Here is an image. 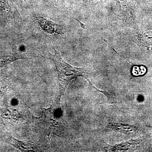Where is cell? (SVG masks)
Wrapping results in <instances>:
<instances>
[{"label":"cell","instance_id":"1","mask_svg":"<svg viewBox=\"0 0 152 152\" xmlns=\"http://www.w3.org/2000/svg\"><path fill=\"white\" fill-rule=\"evenodd\" d=\"M55 53H48V56L53 61L58 73V81L60 88V99L64 92L70 81L77 77H81L88 80V74L83 68L72 66L63 59L59 51L54 49Z\"/></svg>","mask_w":152,"mask_h":152},{"label":"cell","instance_id":"2","mask_svg":"<svg viewBox=\"0 0 152 152\" xmlns=\"http://www.w3.org/2000/svg\"><path fill=\"white\" fill-rule=\"evenodd\" d=\"M34 118L36 128L48 137H51L53 134L61 137L65 133V127L58 116L56 115L53 108L45 109L40 117Z\"/></svg>","mask_w":152,"mask_h":152},{"label":"cell","instance_id":"3","mask_svg":"<svg viewBox=\"0 0 152 152\" xmlns=\"http://www.w3.org/2000/svg\"><path fill=\"white\" fill-rule=\"evenodd\" d=\"M38 24L43 31L50 34H63L64 30L61 26L55 22L45 18H37Z\"/></svg>","mask_w":152,"mask_h":152},{"label":"cell","instance_id":"4","mask_svg":"<svg viewBox=\"0 0 152 152\" xmlns=\"http://www.w3.org/2000/svg\"><path fill=\"white\" fill-rule=\"evenodd\" d=\"M4 140L6 142L10 144L13 146L20 150L21 151H28L34 148V147H33L34 146L33 145L20 141L14 138L12 136H8L7 137H4Z\"/></svg>","mask_w":152,"mask_h":152},{"label":"cell","instance_id":"5","mask_svg":"<svg viewBox=\"0 0 152 152\" xmlns=\"http://www.w3.org/2000/svg\"><path fill=\"white\" fill-rule=\"evenodd\" d=\"M137 140H131L128 141L123 142L121 143L116 144L114 146L107 145L108 150L111 151H126L132 149L134 145L138 143Z\"/></svg>","mask_w":152,"mask_h":152},{"label":"cell","instance_id":"6","mask_svg":"<svg viewBox=\"0 0 152 152\" xmlns=\"http://www.w3.org/2000/svg\"><path fill=\"white\" fill-rule=\"evenodd\" d=\"M107 127L117 132L129 134L136 131V128L132 125L123 124L117 123H109L107 125Z\"/></svg>","mask_w":152,"mask_h":152},{"label":"cell","instance_id":"7","mask_svg":"<svg viewBox=\"0 0 152 152\" xmlns=\"http://www.w3.org/2000/svg\"><path fill=\"white\" fill-rule=\"evenodd\" d=\"M25 55L20 54H14L0 57V67L7 65L11 63L21 59L26 58Z\"/></svg>","mask_w":152,"mask_h":152},{"label":"cell","instance_id":"8","mask_svg":"<svg viewBox=\"0 0 152 152\" xmlns=\"http://www.w3.org/2000/svg\"><path fill=\"white\" fill-rule=\"evenodd\" d=\"M88 81L90 84L91 85V86H92L96 90L102 93V94L105 95L107 97V103L110 104H117L119 102H118V99H117V98H116L114 96H113V95L111 94L110 93L107 92V91H101V90L98 89L96 88L94 85H92V84L91 83V82H90L89 80H88Z\"/></svg>","mask_w":152,"mask_h":152},{"label":"cell","instance_id":"9","mask_svg":"<svg viewBox=\"0 0 152 152\" xmlns=\"http://www.w3.org/2000/svg\"><path fill=\"white\" fill-rule=\"evenodd\" d=\"M17 2L21 4H24L26 3L30 2L31 0H15Z\"/></svg>","mask_w":152,"mask_h":152},{"label":"cell","instance_id":"10","mask_svg":"<svg viewBox=\"0 0 152 152\" xmlns=\"http://www.w3.org/2000/svg\"><path fill=\"white\" fill-rule=\"evenodd\" d=\"M91 1V0H84V3H88L90 1Z\"/></svg>","mask_w":152,"mask_h":152},{"label":"cell","instance_id":"11","mask_svg":"<svg viewBox=\"0 0 152 152\" xmlns=\"http://www.w3.org/2000/svg\"><path fill=\"white\" fill-rule=\"evenodd\" d=\"M50 1H58V0H50Z\"/></svg>","mask_w":152,"mask_h":152}]
</instances>
